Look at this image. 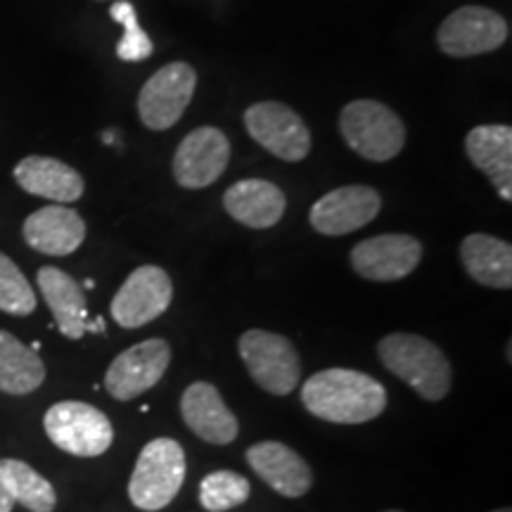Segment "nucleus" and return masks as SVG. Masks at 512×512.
<instances>
[{
    "label": "nucleus",
    "mask_w": 512,
    "mask_h": 512,
    "mask_svg": "<svg viewBox=\"0 0 512 512\" xmlns=\"http://www.w3.org/2000/svg\"><path fill=\"white\" fill-rule=\"evenodd\" d=\"M351 268L370 283H394L408 278L422 261L418 238L403 233L375 235L351 249Z\"/></svg>",
    "instance_id": "nucleus-12"
},
{
    "label": "nucleus",
    "mask_w": 512,
    "mask_h": 512,
    "mask_svg": "<svg viewBox=\"0 0 512 512\" xmlns=\"http://www.w3.org/2000/svg\"><path fill=\"white\" fill-rule=\"evenodd\" d=\"M494 512H512L510 508H498V510H494Z\"/></svg>",
    "instance_id": "nucleus-29"
},
{
    "label": "nucleus",
    "mask_w": 512,
    "mask_h": 512,
    "mask_svg": "<svg viewBox=\"0 0 512 512\" xmlns=\"http://www.w3.org/2000/svg\"><path fill=\"white\" fill-rule=\"evenodd\" d=\"M377 356L389 373H394L425 401H441L451 392V363L430 339L394 332L380 339Z\"/></svg>",
    "instance_id": "nucleus-2"
},
{
    "label": "nucleus",
    "mask_w": 512,
    "mask_h": 512,
    "mask_svg": "<svg viewBox=\"0 0 512 512\" xmlns=\"http://www.w3.org/2000/svg\"><path fill=\"white\" fill-rule=\"evenodd\" d=\"M247 463L275 494L302 498L309 494L313 472L306 460L280 441H259L247 448Z\"/></svg>",
    "instance_id": "nucleus-16"
},
{
    "label": "nucleus",
    "mask_w": 512,
    "mask_h": 512,
    "mask_svg": "<svg viewBox=\"0 0 512 512\" xmlns=\"http://www.w3.org/2000/svg\"><path fill=\"white\" fill-rule=\"evenodd\" d=\"M245 126L256 143L283 162H302L309 157V128L304 119L283 102H256L245 112Z\"/></svg>",
    "instance_id": "nucleus-9"
},
{
    "label": "nucleus",
    "mask_w": 512,
    "mask_h": 512,
    "mask_svg": "<svg viewBox=\"0 0 512 512\" xmlns=\"http://www.w3.org/2000/svg\"><path fill=\"white\" fill-rule=\"evenodd\" d=\"M230 162V140L214 126H200L181 140L174 155V178L181 188L202 190L216 183Z\"/></svg>",
    "instance_id": "nucleus-13"
},
{
    "label": "nucleus",
    "mask_w": 512,
    "mask_h": 512,
    "mask_svg": "<svg viewBox=\"0 0 512 512\" xmlns=\"http://www.w3.org/2000/svg\"><path fill=\"white\" fill-rule=\"evenodd\" d=\"M467 159L494 183L505 202L512 200V128L505 124L475 126L465 138Z\"/></svg>",
    "instance_id": "nucleus-18"
},
{
    "label": "nucleus",
    "mask_w": 512,
    "mask_h": 512,
    "mask_svg": "<svg viewBox=\"0 0 512 512\" xmlns=\"http://www.w3.org/2000/svg\"><path fill=\"white\" fill-rule=\"evenodd\" d=\"M0 479L12 496V501L22 503L31 512H53L57 494L46 477L38 475L34 467L24 460L5 458L0 460Z\"/></svg>",
    "instance_id": "nucleus-24"
},
{
    "label": "nucleus",
    "mask_w": 512,
    "mask_h": 512,
    "mask_svg": "<svg viewBox=\"0 0 512 512\" xmlns=\"http://www.w3.org/2000/svg\"><path fill=\"white\" fill-rule=\"evenodd\" d=\"M302 401L313 418L335 425H363L384 413L387 389L358 370L328 368L304 382Z\"/></svg>",
    "instance_id": "nucleus-1"
},
{
    "label": "nucleus",
    "mask_w": 512,
    "mask_h": 512,
    "mask_svg": "<svg viewBox=\"0 0 512 512\" xmlns=\"http://www.w3.org/2000/svg\"><path fill=\"white\" fill-rule=\"evenodd\" d=\"M48 439L76 458L102 456L114 441L112 422L105 413L83 401H60L43 415Z\"/></svg>",
    "instance_id": "nucleus-5"
},
{
    "label": "nucleus",
    "mask_w": 512,
    "mask_h": 512,
    "mask_svg": "<svg viewBox=\"0 0 512 512\" xmlns=\"http://www.w3.org/2000/svg\"><path fill=\"white\" fill-rule=\"evenodd\" d=\"M185 482V453L174 439H152L128 479V498L138 510L157 512L174 503Z\"/></svg>",
    "instance_id": "nucleus-4"
},
{
    "label": "nucleus",
    "mask_w": 512,
    "mask_h": 512,
    "mask_svg": "<svg viewBox=\"0 0 512 512\" xmlns=\"http://www.w3.org/2000/svg\"><path fill=\"white\" fill-rule=\"evenodd\" d=\"M174 299V283L159 266H140L124 280L112 299V318L121 328L136 330L157 320Z\"/></svg>",
    "instance_id": "nucleus-10"
},
{
    "label": "nucleus",
    "mask_w": 512,
    "mask_h": 512,
    "mask_svg": "<svg viewBox=\"0 0 512 512\" xmlns=\"http://www.w3.org/2000/svg\"><path fill=\"white\" fill-rule=\"evenodd\" d=\"M110 15L114 22H119L124 27V36H121L119 46H117V55L119 60L124 62H143L152 55V46L150 36L140 29L138 24V15L136 8H133L128 0H117V3L110 8Z\"/></svg>",
    "instance_id": "nucleus-27"
},
{
    "label": "nucleus",
    "mask_w": 512,
    "mask_h": 512,
    "mask_svg": "<svg viewBox=\"0 0 512 512\" xmlns=\"http://www.w3.org/2000/svg\"><path fill=\"white\" fill-rule=\"evenodd\" d=\"M508 34V22L496 10L465 5L441 22L437 43L448 57H475L494 53L508 41Z\"/></svg>",
    "instance_id": "nucleus-8"
},
{
    "label": "nucleus",
    "mask_w": 512,
    "mask_h": 512,
    "mask_svg": "<svg viewBox=\"0 0 512 512\" xmlns=\"http://www.w3.org/2000/svg\"><path fill=\"white\" fill-rule=\"evenodd\" d=\"M12 508H15V501H12L8 489H5L3 479H0V512H12Z\"/></svg>",
    "instance_id": "nucleus-28"
},
{
    "label": "nucleus",
    "mask_w": 512,
    "mask_h": 512,
    "mask_svg": "<svg viewBox=\"0 0 512 512\" xmlns=\"http://www.w3.org/2000/svg\"><path fill=\"white\" fill-rule=\"evenodd\" d=\"M38 290L53 313L57 330L67 339H81L88 332L86 294L69 273L55 266H43L36 275Z\"/></svg>",
    "instance_id": "nucleus-21"
},
{
    "label": "nucleus",
    "mask_w": 512,
    "mask_h": 512,
    "mask_svg": "<svg viewBox=\"0 0 512 512\" xmlns=\"http://www.w3.org/2000/svg\"><path fill=\"white\" fill-rule=\"evenodd\" d=\"M252 494L247 477L230 470L209 472L200 484V503L207 512H226L242 505Z\"/></svg>",
    "instance_id": "nucleus-25"
},
{
    "label": "nucleus",
    "mask_w": 512,
    "mask_h": 512,
    "mask_svg": "<svg viewBox=\"0 0 512 512\" xmlns=\"http://www.w3.org/2000/svg\"><path fill=\"white\" fill-rule=\"evenodd\" d=\"M247 373L273 396H287L302 380V363L294 344L283 335L266 330H247L238 342Z\"/></svg>",
    "instance_id": "nucleus-6"
},
{
    "label": "nucleus",
    "mask_w": 512,
    "mask_h": 512,
    "mask_svg": "<svg viewBox=\"0 0 512 512\" xmlns=\"http://www.w3.org/2000/svg\"><path fill=\"white\" fill-rule=\"evenodd\" d=\"M460 261L475 283L494 287V290H510L512 287L510 242L486 233H472L460 242Z\"/></svg>",
    "instance_id": "nucleus-22"
},
{
    "label": "nucleus",
    "mask_w": 512,
    "mask_h": 512,
    "mask_svg": "<svg viewBox=\"0 0 512 512\" xmlns=\"http://www.w3.org/2000/svg\"><path fill=\"white\" fill-rule=\"evenodd\" d=\"M384 512H401V510H384Z\"/></svg>",
    "instance_id": "nucleus-30"
},
{
    "label": "nucleus",
    "mask_w": 512,
    "mask_h": 512,
    "mask_svg": "<svg viewBox=\"0 0 512 512\" xmlns=\"http://www.w3.org/2000/svg\"><path fill=\"white\" fill-rule=\"evenodd\" d=\"M22 235L27 245L36 252L48 256H67L86 240V221L81 219L79 211L53 204L34 211L22 226Z\"/></svg>",
    "instance_id": "nucleus-17"
},
{
    "label": "nucleus",
    "mask_w": 512,
    "mask_h": 512,
    "mask_svg": "<svg viewBox=\"0 0 512 512\" xmlns=\"http://www.w3.org/2000/svg\"><path fill=\"white\" fill-rule=\"evenodd\" d=\"M171 363V347L164 339L152 337L133 344L114 358L105 373V389L112 399L131 401L150 392L162 380Z\"/></svg>",
    "instance_id": "nucleus-11"
},
{
    "label": "nucleus",
    "mask_w": 512,
    "mask_h": 512,
    "mask_svg": "<svg viewBox=\"0 0 512 512\" xmlns=\"http://www.w3.org/2000/svg\"><path fill=\"white\" fill-rule=\"evenodd\" d=\"M36 304V292L27 275L19 271L10 256L0 252V311L24 318L36 311Z\"/></svg>",
    "instance_id": "nucleus-26"
},
{
    "label": "nucleus",
    "mask_w": 512,
    "mask_h": 512,
    "mask_svg": "<svg viewBox=\"0 0 512 512\" xmlns=\"http://www.w3.org/2000/svg\"><path fill=\"white\" fill-rule=\"evenodd\" d=\"M46 380V366L34 349L0 330V392L24 396L36 392Z\"/></svg>",
    "instance_id": "nucleus-23"
},
{
    "label": "nucleus",
    "mask_w": 512,
    "mask_h": 512,
    "mask_svg": "<svg viewBox=\"0 0 512 512\" xmlns=\"http://www.w3.org/2000/svg\"><path fill=\"white\" fill-rule=\"evenodd\" d=\"M181 415L188 430L207 444L226 446L238 439V418L221 399L214 384L192 382L181 396Z\"/></svg>",
    "instance_id": "nucleus-15"
},
{
    "label": "nucleus",
    "mask_w": 512,
    "mask_h": 512,
    "mask_svg": "<svg viewBox=\"0 0 512 512\" xmlns=\"http://www.w3.org/2000/svg\"><path fill=\"white\" fill-rule=\"evenodd\" d=\"M15 181L29 195L55 204H72L83 197V178L69 164L53 157L31 155L15 166Z\"/></svg>",
    "instance_id": "nucleus-20"
},
{
    "label": "nucleus",
    "mask_w": 512,
    "mask_h": 512,
    "mask_svg": "<svg viewBox=\"0 0 512 512\" xmlns=\"http://www.w3.org/2000/svg\"><path fill=\"white\" fill-rule=\"evenodd\" d=\"M223 207L235 221L247 228L266 230L283 219L287 197L278 185L261 178H245L230 185L223 195Z\"/></svg>",
    "instance_id": "nucleus-19"
},
{
    "label": "nucleus",
    "mask_w": 512,
    "mask_h": 512,
    "mask_svg": "<svg viewBox=\"0 0 512 512\" xmlns=\"http://www.w3.org/2000/svg\"><path fill=\"white\" fill-rule=\"evenodd\" d=\"M197 88L188 62H169L145 81L138 93V117L150 131H166L181 121Z\"/></svg>",
    "instance_id": "nucleus-7"
},
{
    "label": "nucleus",
    "mask_w": 512,
    "mask_h": 512,
    "mask_svg": "<svg viewBox=\"0 0 512 512\" xmlns=\"http://www.w3.org/2000/svg\"><path fill=\"white\" fill-rule=\"evenodd\" d=\"M339 133L368 162H389L406 145V126L392 107L377 100H354L339 114Z\"/></svg>",
    "instance_id": "nucleus-3"
},
{
    "label": "nucleus",
    "mask_w": 512,
    "mask_h": 512,
    "mask_svg": "<svg viewBox=\"0 0 512 512\" xmlns=\"http://www.w3.org/2000/svg\"><path fill=\"white\" fill-rule=\"evenodd\" d=\"M382 209L380 192L370 185H344V188L330 190L311 207L309 221L316 233L339 238L354 230H361L375 221Z\"/></svg>",
    "instance_id": "nucleus-14"
}]
</instances>
